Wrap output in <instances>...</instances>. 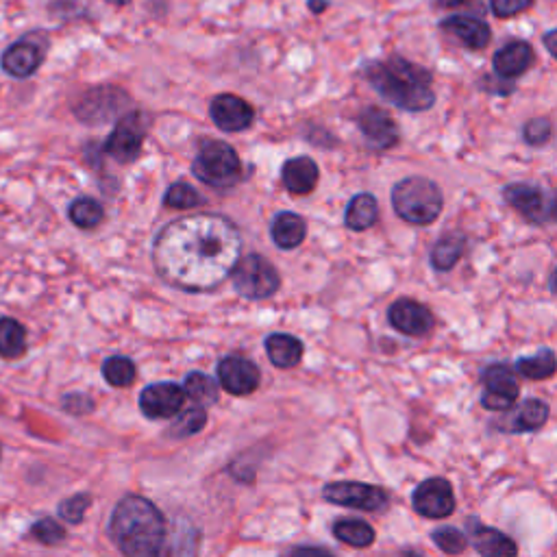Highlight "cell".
Masks as SVG:
<instances>
[{
	"label": "cell",
	"instance_id": "cell-1",
	"mask_svg": "<svg viewBox=\"0 0 557 557\" xmlns=\"http://www.w3.org/2000/svg\"><path fill=\"white\" fill-rule=\"evenodd\" d=\"M242 233L222 214H192L168 222L153 242V266L166 286L181 292H214L240 262Z\"/></svg>",
	"mask_w": 557,
	"mask_h": 557
},
{
	"label": "cell",
	"instance_id": "cell-2",
	"mask_svg": "<svg viewBox=\"0 0 557 557\" xmlns=\"http://www.w3.org/2000/svg\"><path fill=\"white\" fill-rule=\"evenodd\" d=\"M362 77L383 101L407 114H423L436 105L431 70L405 57L370 59L362 66Z\"/></svg>",
	"mask_w": 557,
	"mask_h": 557
},
{
	"label": "cell",
	"instance_id": "cell-3",
	"mask_svg": "<svg viewBox=\"0 0 557 557\" xmlns=\"http://www.w3.org/2000/svg\"><path fill=\"white\" fill-rule=\"evenodd\" d=\"M109 536L125 557H162L166 518L153 501L127 494L111 512Z\"/></svg>",
	"mask_w": 557,
	"mask_h": 557
},
{
	"label": "cell",
	"instance_id": "cell-4",
	"mask_svg": "<svg viewBox=\"0 0 557 557\" xmlns=\"http://www.w3.org/2000/svg\"><path fill=\"white\" fill-rule=\"evenodd\" d=\"M392 209L407 225L429 227L444 209V194L440 185L429 177H405L394 183Z\"/></svg>",
	"mask_w": 557,
	"mask_h": 557
},
{
	"label": "cell",
	"instance_id": "cell-5",
	"mask_svg": "<svg viewBox=\"0 0 557 557\" xmlns=\"http://www.w3.org/2000/svg\"><path fill=\"white\" fill-rule=\"evenodd\" d=\"M192 175L216 190L235 188L244 177L238 151L222 140H201L192 159Z\"/></svg>",
	"mask_w": 557,
	"mask_h": 557
},
{
	"label": "cell",
	"instance_id": "cell-6",
	"mask_svg": "<svg viewBox=\"0 0 557 557\" xmlns=\"http://www.w3.org/2000/svg\"><path fill=\"white\" fill-rule=\"evenodd\" d=\"M233 288L246 301H266L272 299L281 288V275L275 264L259 253H249L240 257L235 266Z\"/></svg>",
	"mask_w": 557,
	"mask_h": 557
},
{
	"label": "cell",
	"instance_id": "cell-7",
	"mask_svg": "<svg viewBox=\"0 0 557 557\" xmlns=\"http://www.w3.org/2000/svg\"><path fill=\"white\" fill-rule=\"evenodd\" d=\"M148 127H151V118L144 111H127V114H122L116 120L114 131L107 135L103 155L116 159L118 164L135 162L142 153Z\"/></svg>",
	"mask_w": 557,
	"mask_h": 557
},
{
	"label": "cell",
	"instance_id": "cell-8",
	"mask_svg": "<svg viewBox=\"0 0 557 557\" xmlns=\"http://www.w3.org/2000/svg\"><path fill=\"white\" fill-rule=\"evenodd\" d=\"M131 103V98L125 90L116 88V85H98L88 92H83L77 103H74V116H77L85 125H105V122L114 120L120 111H125Z\"/></svg>",
	"mask_w": 557,
	"mask_h": 557
},
{
	"label": "cell",
	"instance_id": "cell-9",
	"mask_svg": "<svg viewBox=\"0 0 557 557\" xmlns=\"http://www.w3.org/2000/svg\"><path fill=\"white\" fill-rule=\"evenodd\" d=\"M48 53V35L44 31H33L9 44L0 55V68L14 79H29L42 68Z\"/></svg>",
	"mask_w": 557,
	"mask_h": 557
},
{
	"label": "cell",
	"instance_id": "cell-10",
	"mask_svg": "<svg viewBox=\"0 0 557 557\" xmlns=\"http://www.w3.org/2000/svg\"><path fill=\"white\" fill-rule=\"evenodd\" d=\"M323 499L333 505L351 507V510L362 512H379L390 501L386 490L379 486L362 484V481H336V484H329L323 490Z\"/></svg>",
	"mask_w": 557,
	"mask_h": 557
},
{
	"label": "cell",
	"instance_id": "cell-11",
	"mask_svg": "<svg viewBox=\"0 0 557 557\" xmlns=\"http://www.w3.org/2000/svg\"><path fill=\"white\" fill-rule=\"evenodd\" d=\"M481 383H484V394H481V405L488 412H507L512 410L521 388L514 370L505 364H490L481 373Z\"/></svg>",
	"mask_w": 557,
	"mask_h": 557
},
{
	"label": "cell",
	"instance_id": "cell-12",
	"mask_svg": "<svg viewBox=\"0 0 557 557\" xmlns=\"http://www.w3.org/2000/svg\"><path fill=\"white\" fill-rule=\"evenodd\" d=\"M503 201L510 205L514 212L521 214L531 225H542L553 218V203H549L547 192L536 183L514 181L503 188Z\"/></svg>",
	"mask_w": 557,
	"mask_h": 557
},
{
	"label": "cell",
	"instance_id": "cell-13",
	"mask_svg": "<svg viewBox=\"0 0 557 557\" xmlns=\"http://www.w3.org/2000/svg\"><path fill=\"white\" fill-rule=\"evenodd\" d=\"M412 505L420 516L431 518V521H442V518H449L455 512L453 486L447 479L431 477L414 490Z\"/></svg>",
	"mask_w": 557,
	"mask_h": 557
},
{
	"label": "cell",
	"instance_id": "cell-14",
	"mask_svg": "<svg viewBox=\"0 0 557 557\" xmlns=\"http://www.w3.org/2000/svg\"><path fill=\"white\" fill-rule=\"evenodd\" d=\"M209 118L225 133H242L255 122V109L238 94H218L209 103Z\"/></svg>",
	"mask_w": 557,
	"mask_h": 557
},
{
	"label": "cell",
	"instance_id": "cell-15",
	"mask_svg": "<svg viewBox=\"0 0 557 557\" xmlns=\"http://www.w3.org/2000/svg\"><path fill=\"white\" fill-rule=\"evenodd\" d=\"M357 129H360L368 146L375 148V151H390V148L401 142V131L399 125H396V120L386 109L375 105L360 111V116H357Z\"/></svg>",
	"mask_w": 557,
	"mask_h": 557
},
{
	"label": "cell",
	"instance_id": "cell-16",
	"mask_svg": "<svg viewBox=\"0 0 557 557\" xmlns=\"http://www.w3.org/2000/svg\"><path fill=\"white\" fill-rule=\"evenodd\" d=\"M388 323L407 338H423L436 327V316L425 303L399 299L388 307Z\"/></svg>",
	"mask_w": 557,
	"mask_h": 557
},
{
	"label": "cell",
	"instance_id": "cell-17",
	"mask_svg": "<svg viewBox=\"0 0 557 557\" xmlns=\"http://www.w3.org/2000/svg\"><path fill=\"white\" fill-rule=\"evenodd\" d=\"M188 396L185 390L172 381H159L153 386H146L140 394V410L146 418L151 420H164L177 416Z\"/></svg>",
	"mask_w": 557,
	"mask_h": 557
},
{
	"label": "cell",
	"instance_id": "cell-18",
	"mask_svg": "<svg viewBox=\"0 0 557 557\" xmlns=\"http://www.w3.org/2000/svg\"><path fill=\"white\" fill-rule=\"evenodd\" d=\"M218 383L233 396H249L259 388L262 373L255 362L246 360L242 355L222 357L216 366Z\"/></svg>",
	"mask_w": 557,
	"mask_h": 557
},
{
	"label": "cell",
	"instance_id": "cell-19",
	"mask_svg": "<svg viewBox=\"0 0 557 557\" xmlns=\"http://www.w3.org/2000/svg\"><path fill=\"white\" fill-rule=\"evenodd\" d=\"M536 51L534 46L525 40H512L510 44L501 46L492 57V70L503 81H516L518 77L534 66Z\"/></svg>",
	"mask_w": 557,
	"mask_h": 557
},
{
	"label": "cell",
	"instance_id": "cell-20",
	"mask_svg": "<svg viewBox=\"0 0 557 557\" xmlns=\"http://www.w3.org/2000/svg\"><path fill=\"white\" fill-rule=\"evenodd\" d=\"M440 29L455 37L457 42H462V46L470 48V51H481V48H486L492 40V29L488 24L481 18L466 14H453L444 18L440 22Z\"/></svg>",
	"mask_w": 557,
	"mask_h": 557
},
{
	"label": "cell",
	"instance_id": "cell-21",
	"mask_svg": "<svg viewBox=\"0 0 557 557\" xmlns=\"http://www.w3.org/2000/svg\"><path fill=\"white\" fill-rule=\"evenodd\" d=\"M318 179H320V168L314 159L307 155L292 157L281 166V183L290 194L296 196L312 194L316 190Z\"/></svg>",
	"mask_w": 557,
	"mask_h": 557
},
{
	"label": "cell",
	"instance_id": "cell-22",
	"mask_svg": "<svg viewBox=\"0 0 557 557\" xmlns=\"http://www.w3.org/2000/svg\"><path fill=\"white\" fill-rule=\"evenodd\" d=\"M470 531V544L481 557H516L518 547L516 542L505 536L503 531L481 525L477 521H468Z\"/></svg>",
	"mask_w": 557,
	"mask_h": 557
},
{
	"label": "cell",
	"instance_id": "cell-23",
	"mask_svg": "<svg viewBox=\"0 0 557 557\" xmlns=\"http://www.w3.org/2000/svg\"><path fill=\"white\" fill-rule=\"evenodd\" d=\"M270 238L281 251H294L307 238V222L296 212H279L270 222Z\"/></svg>",
	"mask_w": 557,
	"mask_h": 557
},
{
	"label": "cell",
	"instance_id": "cell-24",
	"mask_svg": "<svg viewBox=\"0 0 557 557\" xmlns=\"http://www.w3.org/2000/svg\"><path fill=\"white\" fill-rule=\"evenodd\" d=\"M379 220V201L375 194L370 192H360L355 194L349 205L344 209V227L355 233L368 231L370 227H375Z\"/></svg>",
	"mask_w": 557,
	"mask_h": 557
},
{
	"label": "cell",
	"instance_id": "cell-25",
	"mask_svg": "<svg viewBox=\"0 0 557 557\" xmlns=\"http://www.w3.org/2000/svg\"><path fill=\"white\" fill-rule=\"evenodd\" d=\"M264 346L268 360L281 370L299 366L305 353L303 342L296 336H290V333H270Z\"/></svg>",
	"mask_w": 557,
	"mask_h": 557
},
{
	"label": "cell",
	"instance_id": "cell-26",
	"mask_svg": "<svg viewBox=\"0 0 557 557\" xmlns=\"http://www.w3.org/2000/svg\"><path fill=\"white\" fill-rule=\"evenodd\" d=\"M466 249H468V238L464 233H457V231L444 233L442 238L431 246L429 264L433 270L449 272L460 264V259L464 257Z\"/></svg>",
	"mask_w": 557,
	"mask_h": 557
},
{
	"label": "cell",
	"instance_id": "cell-27",
	"mask_svg": "<svg viewBox=\"0 0 557 557\" xmlns=\"http://www.w3.org/2000/svg\"><path fill=\"white\" fill-rule=\"evenodd\" d=\"M27 351V329L16 318H0V357L18 360Z\"/></svg>",
	"mask_w": 557,
	"mask_h": 557
},
{
	"label": "cell",
	"instance_id": "cell-28",
	"mask_svg": "<svg viewBox=\"0 0 557 557\" xmlns=\"http://www.w3.org/2000/svg\"><path fill=\"white\" fill-rule=\"evenodd\" d=\"M68 218L74 227H79L83 231H92L96 227L103 225L105 220V207L90 196L74 198L68 207Z\"/></svg>",
	"mask_w": 557,
	"mask_h": 557
},
{
	"label": "cell",
	"instance_id": "cell-29",
	"mask_svg": "<svg viewBox=\"0 0 557 557\" xmlns=\"http://www.w3.org/2000/svg\"><path fill=\"white\" fill-rule=\"evenodd\" d=\"M183 390H185V396L196 403V407H209V405L218 403V399H220L218 381L201 373V370H194V373L185 377Z\"/></svg>",
	"mask_w": 557,
	"mask_h": 557
},
{
	"label": "cell",
	"instance_id": "cell-30",
	"mask_svg": "<svg viewBox=\"0 0 557 557\" xmlns=\"http://www.w3.org/2000/svg\"><path fill=\"white\" fill-rule=\"evenodd\" d=\"M516 373L531 381L551 379L557 373V355L551 349H540L536 355L516 360Z\"/></svg>",
	"mask_w": 557,
	"mask_h": 557
},
{
	"label": "cell",
	"instance_id": "cell-31",
	"mask_svg": "<svg viewBox=\"0 0 557 557\" xmlns=\"http://www.w3.org/2000/svg\"><path fill=\"white\" fill-rule=\"evenodd\" d=\"M333 536L340 542L349 544V547L366 549L375 542V529L360 521V518H340V521L333 525Z\"/></svg>",
	"mask_w": 557,
	"mask_h": 557
},
{
	"label": "cell",
	"instance_id": "cell-32",
	"mask_svg": "<svg viewBox=\"0 0 557 557\" xmlns=\"http://www.w3.org/2000/svg\"><path fill=\"white\" fill-rule=\"evenodd\" d=\"M551 407L540 401V399H527L521 407H518L516 416L512 418L510 431L514 433H529V431H538L540 427H544L549 418Z\"/></svg>",
	"mask_w": 557,
	"mask_h": 557
},
{
	"label": "cell",
	"instance_id": "cell-33",
	"mask_svg": "<svg viewBox=\"0 0 557 557\" xmlns=\"http://www.w3.org/2000/svg\"><path fill=\"white\" fill-rule=\"evenodd\" d=\"M198 551V529L188 521H179L168 540L166 557H196Z\"/></svg>",
	"mask_w": 557,
	"mask_h": 557
},
{
	"label": "cell",
	"instance_id": "cell-34",
	"mask_svg": "<svg viewBox=\"0 0 557 557\" xmlns=\"http://www.w3.org/2000/svg\"><path fill=\"white\" fill-rule=\"evenodd\" d=\"M103 377L114 388H127L135 381V364L125 355L107 357L103 362Z\"/></svg>",
	"mask_w": 557,
	"mask_h": 557
},
{
	"label": "cell",
	"instance_id": "cell-35",
	"mask_svg": "<svg viewBox=\"0 0 557 557\" xmlns=\"http://www.w3.org/2000/svg\"><path fill=\"white\" fill-rule=\"evenodd\" d=\"M207 425V412L205 407H192V410H185L179 414V418L172 420V425L168 429V436L172 438H192L196 433H201Z\"/></svg>",
	"mask_w": 557,
	"mask_h": 557
},
{
	"label": "cell",
	"instance_id": "cell-36",
	"mask_svg": "<svg viewBox=\"0 0 557 557\" xmlns=\"http://www.w3.org/2000/svg\"><path fill=\"white\" fill-rule=\"evenodd\" d=\"M164 205L170 209H194L203 205V196L194 185L185 181H175L164 194Z\"/></svg>",
	"mask_w": 557,
	"mask_h": 557
},
{
	"label": "cell",
	"instance_id": "cell-37",
	"mask_svg": "<svg viewBox=\"0 0 557 557\" xmlns=\"http://www.w3.org/2000/svg\"><path fill=\"white\" fill-rule=\"evenodd\" d=\"M521 135H523V142L527 146L540 148V146L551 142V138H553V122L549 118H544V116L531 118V120H527L525 125H523Z\"/></svg>",
	"mask_w": 557,
	"mask_h": 557
},
{
	"label": "cell",
	"instance_id": "cell-38",
	"mask_svg": "<svg viewBox=\"0 0 557 557\" xmlns=\"http://www.w3.org/2000/svg\"><path fill=\"white\" fill-rule=\"evenodd\" d=\"M92 505V497L88 492H79L74 494V497H68L66 501L59 503V516L61 521H66L70 525H79L85 514H88Z\"/></svg>",
	"mask_w": 557,
	"mask_h": 557
},
{
	"label": "cell",
	"instance_id": "cell-39",
	"mask_svg": "<svg viewBox=\"0 0 557 557\" xmlns=\"http://www.w3.org/2000/svg\"><path fill=\"white\" fill-rule=\"evenodd\" d=\"M431 540L436 542V547L447 555H460L468 547V538L455 527H440L431 534Z\"/></svg>",
	"mask_w": 557,
	"mask_h": 557
},
{
	"label": "cell",
	"instance_id": "cell-40",
	"mask_svg": "<svg viewBox=\"0 0 557 557\" xmlns=\"http://www.w3.org/2000/svg\"><path fill=\"white\" fill-rule=\"evenodd\" d=\"M31 536L42 542L44 547H57V544L64 542L66 538V529L61 527L55 518H40L33 527H31Z\"/></svg>",
	"mask_w": 557,
	"mask_h": 557
},
{
	"label": "cell",
	"instance_id": "cell-41",
	"mask_svg": "<svg viewBox=\"0 0 557 557\" xmlns=\"http://www.w3.org/2000/svg\"><path fill=\"white\" fill-rule=\"evenodd\" d=\"M536 0H490V9L492 14L507 20V18H514V16H521L523 11L534 7Z\"/></svg>",
	"mask_w": 557,
	"mask_h": 557
},
{
	"label": "cell",
	"instance_id": "cell-42",
	"mask_svg": "<svg viewBox=\"0 0 557 557\" xmlns=\"http://www.w3.org/2000/svg\"><path fill=\"white\" fill-rule=\"evenodd\" d=\"M61 407H64L68 414L85 416V414L94 412V401L83 392H70L66 396H61Z\"/></svg>",
	"mask_w": 557,
	"mask_h": 557
},
{
	"label": "cell",
	"instance_id": "cell-43",
	"mask_svg": "<svg viewBox=\"0 0 557 557\" xmlns=\"http://www.w3.org/2000/svg\"><path fill=\"white\" fill-rule=\"evenodd\" d=\"M479 88L497 96H510L516 90L514 81H503L499 77H481Z\"/></svg>",
	"mask_w": 557,
	"mask_h": 557
},
{
	"label": "cell",
	"instance_id": "cell-44",
	"mask_svg": "<svg viewBox=\"0 0 557 557\" xmlns=\"http://www.w3.org/2000/svg\"><path fill=\"white\" fill-rule=\"evenodd\" d=\"M292 557H336V555L320 547H301L292 553Z\"/></svg>",
	"mask_w": 557,
	"mask_h": 557
},
{
	"label": "cell",
	"instance_id": "cell-45",
	"mask_svg": "<svg viewBox=\"0 0 557 557\" xmlns=\"http://www.w3.org/2000/svg\"><path fill=\"white\" fill-rule=\"evenodd\" d=\"M542 44L547 48V53L557 61V29L547 31L542 35Z\"/></svg>",
	"mask_w": 557,
	"mask_h": 557
},
{
	"label": "cell",
	"instance_id": "cell-46",
	"mask_svg": "<svg viewBox=\"0 0 557 557\" xmlns=\"http://www.w3.org/2000/svg\"><path fill=\"white\" fill-rule=\"evenodd\" d=\"M307 7L312 9V14H325L329 3L327 0H307Z\"/></svg>",
	"mask_w": 557,
	"mask_h": 557
},
{
	"label": "cell",
	"instance_id": "cell-47",
	"mask_svg": "<svg viewBox=\"0 0 557 557\" xmlns=\"http://www.w3.org/2000/svg\"><path fill=\"white\" fill-rule=\"evenodd\" d=\"M438 7L442 9H455V7H460L464 3H468V0H436Z\"/></svg>",
	"mask_w": 557,
	"mask_h": 557
},
{
	"label": "cell",
	"instance_id": "cell-48",
	"mask_svg": "<svg viewBox=\"0 0 557 557\" xmlns=\"http://www.w3.org/2000/svg\"><path fill=\"white\" fill-rule=\"evenodd\" d=\"M105 3H109V5H116V7H127L131 0H105Z\"/></svg>",
	"mask_w": 557,
	"mask_h": 557
},
{
	"label": "cell",
	"instance_id": "cell-49",
	"mask_svg": "<svg viewBox=\"0 0 557 557\" xmlns=\"http://www.w3.org/2000/svg\"><path fill=\"white\" fill-rule=\"evenodd\" d=\"M551 290L557 294V268L553 270V275H551Z\"/></svg>",
	"mask_w": 557,
	"mask_h": 557
},
{
	"label": "cell",
	"instance_id": "cell-50",
	"mask_svg": "<svg viewBox=\"0 0 557 557\" xmlns=\"http://www.w3.org/2000/svg\"><path fill=\"white\" fill-rule=\"evenodd\" d=\"M553 220H557V201H553Z\"/></svg>",
	"mask_w": 557,
	"mask_h": 557
}]
</instances>
